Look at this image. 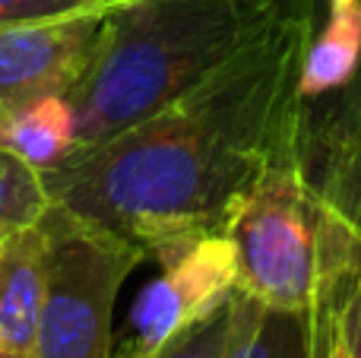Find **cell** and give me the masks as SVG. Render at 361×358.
Listing matches in <instances>:
<instances>
[{
	"label": "cell",
	"instance_id": "6da1fadb",
	"mask_svg": "<svg viewBox=\"0 0 361 358\" xmlns=\"http://www.w3.org/2000/svg\"><path fill=\"white\" fill-rule=\"evenodd\" d=\"M311 0L156 114L44 171L51 200L162 257L228 228L241 197L305 143Z\"/></svg>",
	"mask_w": 361,
	"mask_h": 358
},
{
	"label": "cell",
	"instance_id": "7a4b0ae2",
	"mask_svg": "<svg viewBox=\"0 0 361 358\" xmlns=\"http://www.w3.org/2000/svg\"><path fill=\"white\" fill-rule=\"evenodd\" d=\"M305 0H130L105 13L82 80L70 89L73 156L156 114Z\"/></svg>",
	"mask_w": 361,
	"mask_h": 358
},
{
	"label": "cell",
	"instance_id": "3957f363",
	"mask_svg": "<svg viewBox=\"0 0 361 358\" xmlns=\"http://www.w3.org/2000/svg\"><path fill=\"white\" fill-rule=\"evenodd\" d=\"M225 235L238 292L276 311L314 314L345 298L361 270V238L305 168V143L279 156L241 197Z\"/></svg>",
	"mask_w": 361,
	"mask_h": 358
},
{
	"label": "cell",
	"instance_id": "277c9868",
	"mask_svg": "<svg viewBox=\"0 0 361 358\" xmlns=\"http://www.w3.org/2000/svg\"><path fill=\"white\" fill-rule=\"evenodd\" d=\"M44 228V298L29 358H114V302L146 251L57 203Z\"/></svg>",
	"mask_w": 361,
	"mask_h": 358
},
{
	"label": "cell",
	"instance_id": "5b68a950",
	"mask_svg": "<svg viewBox=\"0 0 361 358\" xmlns=\"http://www.w3.org/2000/svg\"><path fill=\"white\" fill-rule=\"evenodd\" d=\"M156 260L162 276L146 285L133 302L127 323L130 336L118 358L152 355L180 330L193 327L222 302H228L238 289L235 245L225 232L180 245Z\"/></svg>",
	"mask_w": 361,
	"mask_h": 358
},
{
	"label": "cell",
	"instance_id": "8992f818",
	"mask_svg": "<svg viewBox=\"0 0 361 358\" xmlns=\"http://www.w3.org/2000/svg\"><path fill=\"white\" fill-rule=\"evenodd\" d=\"M105 13L0 25V111L38 95H70L92 61Z\"/></svg>",
	"mask_w": 361,
	"mask_h": 358
},
{
	"label": "cell",
	"instance_id": "52a82bcc",
	"mask_svg": "<svg viewBox=\"0 0 361 358\" xmlns=\"http://www.w3.org/2000/svg\"><path fill=\"white\" fill-rule=\"evenodd\" d=\"M305 168L317 190L361 238V101L333 99L305 121Z\"/></svg>",
	"mask_w": 361,
	"mask_h": 358
},
{
	"label": "cell",
	"instance_id": "ba28073f",
	"mask_svg": "<svg viewBox=\"0 0 361 358\" xmlns=\"http://www.w3.org/2000/svg\"><path fill=\"white\" fill-rule=\"evenodd\" d=\"M44 219L0 241V349L29 355L44 298Z\"/></svg>",
	"mask_w": 361,
	"mask_h": 358
},
{
	"label": "cell",
	"instance_id": "9c48e42d",
	"mask_svg": "<svg viewBox=\"0 0 361 358\" xmlns=\"http://www.w3.org/2000/svg\"><path fill=\"white\" fill-rule=\"evenodd\" d=\"M361 70V0H326V19L311 35L298 95L307 105L339 95Z\"/></svg>",
	"mask_w": 361,
	"mask_h": 358
},
{
	"label": "cell",
	"instance_id": "30bf717a",
	"mask_svg": "<svg viewBox=\"0 0 361 358\" xmlns=\"http://www.w3.org/2000/svg\"><path fill=\"white\" fill-rule=\"evenodd\" d=\"M0 146L38 171L67 162L76 149V114L67 95H38L0 111Z\"/></svg>",
	"mask_w": 361,
	"mask_h": 358
},
{
	"label": "cell",
	"instance_id": "8fae6325",
	"mask_svg": "<svg viewBox=\"0 0 361 358\" xmlns=\"http://www.w3.org/2000/svg\"><path fill=\"white\" fill-rule=\"evenodd\" d=\"M225 358H311V314L276 311L235 292V327Z\"/></svg>",
	"mask_w": 361,
	"mask_h": 358
},
{
	"label": "cell",
	"instance_id": "7c38bea8",
	"mask_svg": "<svg viewBox=\"0 0 361 358\" xmlns=\"http://www.w3.org/2000/svg\"><path fill=\"white\" fill-rule=\"evenodd\" d=\"M51 190L44 171L32 168L19 156L0 146V241L32 228L51 209Z\"/></svg>",
	"mask_w": 361,
	"mask_h": 358
},
{
	"label": "cell",
	"instance_id": "4fadbf2b",
	"mask_svg": "<svg viewBox=\"0 0 361 358\" xmlns=\"http://www.w3.org/2000/svg\"><path fill=\"white\" fill-rule=\"evenodd\" d=\"M231 327H235V295L193 327L180 330L175 340H169L162 349H156L146 358H225L231 342Z\"/></svg>",
	"mask_w": 361,
	"mask_h": 358
},
{
	"label": "cell",
	"instance_id": "5bb4252c",
	"mask_svg": "<svg viewBox=\"0 0 361 358\" xmlns=\"http://www.w3.org/2000/svg\"><path fill=\"white\" fill-rule=\"evenodd\" d=\"M114 6H118V0H0V25L48 16H70V13L114 10Z\"/></svg>",
	"mask_w": 361,
	"mask_h": 358
},
{
	"label": "cell",
	"instance_id": "9a60e30c",
	"mask_svg": "<svg viewBox=\"0 0 361 358\" xmlns=\"http://www.w3.org/2000/svg\"><path fill=\"white\" fill-rule=\"evenodd\" d=\"M339 311H343V298L320 304L311 314V358H345Z\"/></svg>",
	"mask_w": 361,
	"mask_h": 358
},
{
	"label": "cell",
	"instance_id": "2e32d148",
	"mask_svg": "<svg viewBox=\"0 0 361 358\" xmlns=\"http://www.w3.org/2000/svg\"><path fill=\"white\" fill-rule=\"evenodd\" d=\"M339 323H343V346H345V358H361V270H358L355 283H352L349 295L343 298Z\"/></svg>",
	"mask_w": 361,
	"mask_h": 358
},
{
	"label": "cell",
	"instance_id": "e0dca14e",
	"mask_svg": "<svg viewBox=\"0 0 361 358\" xmlns=\"http://www.w3.org/2000/svg\"><path fill=\"white\" fill-rule=\"evenodd\" d=\"M333 99H345V101H361V70H358V76H355V82H352L345 92H339V95H333Z\"/></svg>",
	"mask_w": 361,
	"mask_h": 358
},
{
	"label": "cell",
	"instance_id": "ac0fdd59",
	"mask_svg": "<svg viewBox=\"0 0 361 358\" xmlns=\"http://www.w3.org/2000/svg\"><path fill=\"white\" fill-rule=\"evenodd\" d=\"M0 358H29V355H13V352H6V349H0Z\"/></svg>",
	"mask_w": 361,
	"mask_h": 358
},
{
	"label": "cell",
	"instance_id": "d6986e66",
	"mask_svg": "<svg viewBox=\"0 0 361 358\" xmlns=\"http://www.w3.org/2000/svg\"><path fill=\"white\" fill-rule=\"evenodd\" d=\"M121 4H130V0H118V6H121Z\"/></svg>",
	"mask_w": 361,
	"mask_h": 358
}]
</instances>
